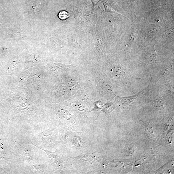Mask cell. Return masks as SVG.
I'll return each instance as SVG.
<instances>
[{
    "mask_svg": "<svg viewBox=\"0 0 174 174\" xmlns=\"http://www.w3.org/2000/svg\"><path fill=\"white\" fill-rule=\"evenodd\" d=\"M102 2L103 4V5H104V8L106 12H113V13L119 14V13L117 12V11H116L109 4L108 2H107V1H105V0H103V1H102Z\"/></svg>",
    "mask_w": 174,
    "mask_h": 174,
    "instance_id": "5b68a950",
    "label": "cell"
},
{
    "mask_svg": "<svg viewBox=\"0 0 174 174\" xmlns=\"http://www.w3.org/2000/svg\"><path fill=\"white\" fill-rule=\"evenodd\" d=\"M71 16L70 13L66 11H60L58 14V16L60 20H65L69 18Z\"/></svg>",
    "mask_w": 174,
    "mask_h": 174,
    "instance_id": "277c9868",
    "label": "cell"
},
{
    "mask_svg": "<svg viewBox=\"0 0 174 174\" xmlns=\"http://www.w3.org/2000/svg\"><path fill=\"white\" fill-rule=\"evenodd\" d=\"M145 90V89H144L143 91H141V92L137 94L134 95V96H130V97H118V99L120 101L122 104L123 105H127L130 104L131 102H133L137 97L140 96L144 92V91Z\"/></svg>",
    "mask_w": 174,
    "mask_h": 174,
    "instance_id": "6da1fadb",
    "label": "cell"
},
{
    "mask_svg": "<svg viewBox=\"0 0 174 174\" xmlns=\"http://www.w3.org/2000/svg\"><path fill=\"white\" fill-rule=\"evenodd\" d=\"M90 1L92 2V4H93V10H94V9L95 6L97 5V3L101 0H90Z\"/></svg>",
    "mask_w": 174,
    "mask_h": 174,
    "instance_id": "8992f818",
    "label": "cell"
},
{
    "mask_svg": "<svg viewBox=\"0 0 174 174\" xmlns=\"http://www.w3.org/2000/svg\"><path fill=\"white\" fill-rule=\"evenodd\" d=\"M112 69L115 73L118 75H122L123 73V69L122 66L118 63H113L112 65Z\"/></svg>",
    "mask_w": 174,
    "mask_h": 174,
    "instance_id": "3957f363",
    "label": "cell"
},
{
    "mask_svg": "<svg viewBox=\"0 0 174 174\" xmlns=\"http://www.w3.org/2000/svg\"><path fill=\"white\" fill-rule=\"evenodd\" d=\"M157 55L154 45L153 47L151 48L147 52V54L146 55L147 60L149 61L150 63L155 61Z\"/></svg>",
    "mask_w": 174,
    "mask_h": 174,
    "instance_id": "7a4b0ae2",
    "label": "cell"
}]
</instances>
